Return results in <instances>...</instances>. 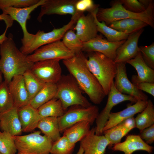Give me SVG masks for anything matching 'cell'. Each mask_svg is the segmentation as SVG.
Instances as JSON below:
<instances>
[{"instance_id":"cell-19","label":"cell","mask_w":154,"mask_h":154,"mask_svg":"<svg viewBox=\"0 0 154 154\" xmlns=\"http://www.w3.org/2000/svg\"><path fill=\"white\" fill-rule=\"evenodd\" d=\"M93 12L88 13L86 15H82L77 20L74 28L76 35L83 42L88 41L98 35Z\"/></svg>"},{"instance_id":"cell-2","label":"cell","mask_w":154,"mask_h":154,"mask_svg":"<svg viewBox=\"0 0 154 154\" xmlns=\"http://www.w3.org/2000/svg\"><path fill=\"white\" fill-rule=\"evenodd\" d=\"M0 71L8 84L14 76L30 70L34 63L17 48L11 33L0 44Z\"/></svg>"},{"instance_id":"cell-6","label":"cell","mask_w":154,"mask_h":154,"mask_svg":"<svg viewBox=\"0 0 154 154\" xmlns=\"http://www.w3.org/2000/svg\"><path fill=\"white\" fill-rule=\"evenodd\" d=\"M39 131L28 135L14 136L17 154H50L54 142Z\"/></svg>"},{"instance_id":"cell-37","label":"cell","mask_w":154,"mask_h":154,"mask_svg":"<svg viewBox=\"0 0 154 154\" xmlns=\"http://www.w3.org/2000/svg\"><path fill=\"white\" fill-rule=\"evenodd\" d=\"M75 144L70 143L63 135L54 142L51 149L50 154H72Z\"/></svg>"},{"instance_id":"cell-11","label":"cell","mask_w":154,"mask_h":154,"mask_svg":"<svg viewBox=\"0 0 154 154\" xmlns=\"http://www.w3.org/2000/svg\"><path fill=\"white\" fill-rule=\"evenodd\" d=\"M60 60L54 59L37 61L34 62L30 70L44 83L56 84L62 76Z\"/></svg>"},{"instance_id":"cell-20","label":"cell","mask_w":154,"mask_h":154,"mask_svg":"<svg viewBox=\"0 0 154 154\" xmlns=\"http://www.w3.org/2000/svg\"><path fill=\"white\" fill-rule=\"evenodd\" d=\"M14 107L18 109L29 104V94L25 86L23 75L14 76L8 84Z\"/></svg>"},{"instance_id":"cell-22","label":"cell","mask_w":154,"mask_h":154,"mask_svg":"<svg viewBox=\"0 0 154 154\" xmlns=\"http://www.w3.org/2000/svg\"><path fill=\"white\" fill-rule=\"evenodd\" d=\"M112 149L114 151L123 152L124 154H132L138 150L145 151L151 153L153 150V147L146 143L140 135H129L126 137L125 141L114 145Z\"/></svg>"},{"instance_id":"cell-36","label":"cell","mask_w":154,"mask_h":154,"mask_svg":"<svg viewBox=\"0 0 154 154\" xmlns=\"http://www.w3.org/2000/svg\"><path fill=\"white\" fill-rule=\"evenodd\" d=\"M17 152L13 136L8 133L0 131V153L15 154Z\"/></svg>"},{"instance_id":"cell-14","label":"cell","mask_w":154,"mask_h":154,"mask_svg":"<svg viewBox=\"0 0 154 154\" xmlns=\"http://www.w3.org/2000/svg\"><path fill=\"white\" fill-rule=\"evenodd\" d=\"M46 0H40L36 4L23 8H16L13 7L5 8L2 10L3 13L9 15L14 20L17 21L20 25L23 31V37L21 39L22 44L30 40L33 34L29 33L27 29V21L30 18L31 13L36 8L43 5Z\"/></svg>"},{"instance_id":"cell-33","label":"cell","mask_w":154,"mask_h":154,"mask_svg":"<svg viewBox=\"0 0 154 154\" xmlns=\"http://www.w3.org/2000/svg\"><path fill=\"white\" fill-rule=\"evenodd\" d=\"M23 75L30 101L40 90L45 83L36 77L30 70L25 72Z\"/></svg>"},{"instance_id":"cell-41","label":"cell","mask_w":154,"mask_h":154,"mask_svg":"<svg viewBox=\"0 0 154 154\" xmlns=\"http://www.w3.org/2000/svg\"><path fill=\"white\" fill-rule=\"evenodd\" d=\"M119 1L126 9L133 13H141L145 11L146 9L139 1L120 0Z\"/></svg>"},{"instance_id":"cell-15","label":"cell","mask_w":154,"mask_h":154,"mask_svg":"<svg viewBox=\"0 0 154 154\" xmlns=\"http://www.w3.org/2000/svg\"><path fill=\"white\" fill-rule=\"evenodd\" d=\"M123 40L117 42H110L104 39L102 36L98 35L91 40L83 42L82 52L87 53L98 52L114 60L116 57L117 49L125 41Z\"/></svg>"},{"instance_id":"cell-43","label":"cell","mask_w":154,"mask_h":154,"mask_svg":"<svg viewBox=\"0 0 154 154\" xmlns=\"http://www.w3.org/2000/svg\"><path fill=\"white\" fill-rule=\"evenodd\" d=\"M135 85L138 89L145 91L154 97V83L141 82Z\"/></svg>"},{"instance_id":"cell-13","label":"cell","mask_w":154,"mask_h":154,"mask_svg":"<svg viewBox=\"0 0 154 154\" xmlns=\"http://www.w3.org/2000/svg\"><path fill=\"white\" fill-rule=\"evenodd\" d=\"M126 63L116 64L117 72L115 77L114 85L120 93L131 96L137 100L147 101L148 96L129 80L127 75Z\"/></svg>"},{"instance_id":"cell-24","label":"cell","mask_w":154,"mask_h":154,"mask_svg":"<svg viewBox=\"0 0 154 154\" xmlns=\"http://www.w3.org/2000/svg\"><path fill=\"white\" fill-rule=\"evenodd\" d=\"M17 112L23 132L33 131L42 118L37 109L29 104L17 109Z\"/></svg>"},{"instance_id":"cell-7","label":"cell","mask_w":154,"mask_h":154,"mask_svg":"<svg viewBox=\"0 0 154 154\" xmlns=\"http://www.w3.org/2000/svg\"><path fill=\"white\" fill-rule=\"evenodd\" d=\"M76 22V21L71 19L69 23L62 27L54 28L48 32L39 30L33 35L30 40L22 44L20 50L27 56L32 54L42 46L60 40L65 33L71 29Z\"/></svg>"},{"instance_id":"cell-3","label":"cell","mask_w":154,"mask_h":154,"mask_svg":"<svg viewBox=\"0 0 154 154\" xmlns=\"http://www.w3.org/2000/svg\"><path fill=\"white\" fill-rule=\"evenodd\" d=\"M109 8H99L96 13L98 21H103L107 25L113 22L125 19H135L142 21L153 28L154 27V4L152 1L145 11L140 13L126 9L119 0L112 1Z\"/></svg>"},{"instance_id":"cell-47","label":"cell","mask_w":154,"mask_h":154,"mask_svg":"<svg viewBox=\"0 0 154 154\" xmlns=\"http://www.w3.org/2000/svg\"><path fill=\"white\" fill-rule=\"evenodd\" d=\"M84 150L82 147L80 145L79 149L77 154H83Z\"/></svg>"},{"instance_id":"cell-1","label":"cell","mask_w":154,"mask_h":154,"mask_svg":"<svg viewBox=\"0 0 154 154\" xmlns=\"http://www.w3.org/2000/svg\"><path fill=\"white\" fill-rule=\"evenodd\" d=\"M86 58L81 52L69 59L63 60L62 62L90 101L95 104H99L106 95L98 80L88 69Z\"/></svg>"},{"instance_id":"cell-31","label":"cell","mask_w":154,"mask_h":154,"mask_svg":"<svg viewBox=\"0 0 154 154\" xmlns=\"http://www.w3.org/2000/svg\"><path fill=\"white\" fill-rule=\"evenodd\" d=\"M37 110L42 118L48 117L58 118L65 112L60 101L55 98L43 104Z\"/></svg>"},{"instance_id":"cell-9","label":"cell","mask_w":154,"mask_h":154,"mask_svg":"<svg viewBox=\"0 0 154 154\" xmlns=\"http://www.w3.org/2000/svg\"><path fill=\"white\" fill-rule=\"evenodd\" d=\"M75 55L59 40L41 46L27 57L29 60L35 62L50 59L66 60Z\"/></svg>"},{"instance_id":"cell-10","label":"cell","mask_w":154,"mask_h":154,"mask_svg":"<svg viewBox=\"0 0 154 154\" xmlns=\"http://www.w3.org/2000/svg\"><path fill=\"white\" fill-rule=\"evenodd\" d=\"M78 0H46L41 6V9L37 19L42 21V18L45 15L57 14L60 15L70 14L71 19L77 22L79 18L84 14L78 12L76 4Z\"/></svg>"},{"instance_id":"cell-46","label":"cell","mask_w":154,"mask_h":154,"mask_svg":"<svg viewBox=\"0 0 154 154\" xmlns=\"http://www.w3.org/2000/svg\"><path fill=\"white\" fill-rule=\"evenodd\" d=\"M8 29L7 28H6L4 32L0 35V44L7 37L6 36V34Z\"/></svg>"},{"instance_id":"cell-49","label":"cell","mask_w":154,"mask_h":154,"mask_svg":"<svg viewBox=\"0 0 154 154\" xmlns=\"http://www.w3.org/2000/svg\"><path fill=\"white\" fill-rule=\"evenodd\" d=\"M0 154H2L0 153Z\"/></svg>"},{"instance_id":"cell-48","label":"cell","mask_w":154,"mask_h":154,"mask_svg":"<svg viewBox=\"0 0 154 154\" xmlns=\"http://www.w3.org/2000/svg\"><path fill=\"white\" fill-rule=\"evenodd\" d=\"M2 73L0 71V84L3 82L2 81Z\"/></svg>"},{"instance_id":"cell-29","label":"cell","mask_w":154,"mask_h":154,"mask_svg":"<svg viewBox=\"0 0 154 154\" xmlns=\"http://www.w3.org/2000/svg\"><path fill=\"white\" fill-rule=\"evenodd\" d=\"M147 25V23L140 20L128 19L113 22L108 26L117 31L130 35Z\"/></svg>"},{"instance_id":"cell-35","label":"cell","mask_w":154,"mask_h":154,"mask_svg":"<svg viewBox=\"0 0 154 154\" xmlns=\"http://www.w3.org/2000/svg\"><path fill=\"white\" fill-rule=\"evenodd\" d=\"M14 107L8 84L5 81H3L0 84V114L11 110Z\"/></svg>"},{"instance_id":"cell-28","label":"cell","mask_w":154,"mask_h":154,"mask_svg":"<svg viewBox=\"0 0 154 154\" xmlns=\"http://www.w3.org/2000/svg\"><path fill=\"white\" fill-rule=\"evenodd\" d=\"M37 128L53 142L61 137L57 117H48L42 118L38 123Z\"/></svg>"},{"instance_id":"cell-16","label":"cell","mask_w":154,"mask_h":154,"mask_svg":"<svg viewBox=\"0 0 154 154\" xmlns=\"http://www.w3.org/2000/svg\"><path fill=\"white\" fill-rule=\"evenodd\" d=\"M143 29L130 34L125 42L117 49L114 61L116 64L126 63L134 58L140 51L138 43Z\"/></svg>"},{"instance_id":"cell-4","label":"cell","mask_w":154,"mask_h":154,"mask_svg":"<svg viewBox=\"0 0 154 154\" xmlns=\"http://www.w3.org/2000/svg\"><path fill=\"white\" fill-rule=\"evenodd\" d=\"M88 53L87 66L99 82L106 96L108 95L116 73V64L102 53L92 52Z\"/></svg>"},{"instance_id":"cell-18","label":"cell","mask_w":154,"mask_h":154,"mask_svg":"<svg viewBox=\"0 0 154 154\" xmlns=\"http://www.w3.org/2000/svg\"><path fill=\"white\" fill-rule=\"evenodd\" d=\"M147 100H137L132 105H129L123 110L116 112H111L103 129L104 131L113 127L126 119L141 112L146 107Z\"/></svg>"},{"instance_id":"cell-8","label":"cell","mask_w":154,"mask_h":154,"mask_svg":"<svg viewBox=\"0 0 154 154\" xmlns=\"http://www.w3.org/2000/svg\"><path fill=\"white\" fill-rule=\"evenodd\" d=\"M99 114L98 108L96 105H92L87 108L80 106L72 108L58 117L60 132H63L67 128L80 121H87L92 124Z\"/></svg>"},{"instance_id":"cell-45","label":"cell","mask_w":154,"mask_h":154,"mask_svg":"<svg viewBox=\"0 0 154 154\" xmlns=\"http://www.w3.org/2000/svg\"><path fill=\"white\" fill-rule=\"evenodd\" d=\"M153 0H139V1L143 5L146 9L147 8L151 2Z\"/></svg>"},{"instance_id":"cell-38","label":"cell","mask_w":154,"mask_h":154,"mask_svg":"<svg viewBox=\"0 0 154 154\" xmlns=\"http://www.w3.org/2000/svg\"><path fill=\"white\" fill-rule=\"evenodd\" d=\"M40 0H0V9L9 7L23 8L38 3Z\"/></svg>"},{"instance_id":"cell-23","label":"cell","mask_w":154,"mask_h":154,"mask_svg":"<svg viewBox=\"0 0 154 154\" xmlns=\"http://www.w3.org/2000/svg\"><path fill=\"white\" fill-rule=\"evenodd\" d=\"M0 129L12 136L20 135L22 131L19 118L17 108L14 107L0 114Z\"/></svg>"},{"instance_id":"cell-25","label":"cell","mask_w":154,"mask_h":154,"mask_svg":"<svg viewBox=\"0 0 154 154\" xmlns=\"http://www.w3.org/2000/svg\"><path fill=\"white\" fill-rule=\"evenodd\" d=\"M136 127L134 118L131 117L104 131V136L110 142L109 147L121 142L122 138Z\"/></svg>"},{"instance_id":"cell-12","label":"cell","mask_w":154,"mask_h":154,"mask_svg":"<svg viewBox=\"0 0 154 154\" xmlns=\"http://www.w3.org/2000/svg\"><path fill=\"white\" fill-rule=\"evenodd\" d=\"M108 95V97L106 105L99 113L95 120L96 123L95 134L98 135H102L103 128L114 107L125 101H128L135 103L137 101L133 97L122 94L118 91L115 87L114 81L112 83Z\"/></svg>"},{"instance_id":"cell-32","label":"cell","mask_w":154,"mask_h":154,"mask_svg":"<svg viewBox=\"0 0 154 154\" xmlns=\"http://www.w3.org/2000/svg\"><path fill=\"white\" fill-rule=\"evenodd\" d=\"M136 127L141 132L144 129L154 124V107L151 100H147L146 108L134 118Z\"/></svg>"},{"instance_id":"cell-30","label":"cell","mask_w":154,"mask_h":154,"mask_svg":"<svg viewBox=\"0 0 154 154\" xmlns=\"http://www.w3.org/2000/svg\"><path fill=\"white\" fill-rule=\"evenodd\" d=\"M98 10L94 11L93 14L98 32L103 35L107 40L110 42H118L127 38L129 34L117 31L107 25L104 22L98 21L96 15Z\"/></svg>"},{"instance_id":"cell-27","label":"cell","mask_w":154,"mask_h":154,"mask_svg":"<svg viewBox=\"0 0 154 154\" xmlns=\"http://www.w3.org/2000/svg\"><path fill=\"white\" fill-rule=\"evenodd\" d=\"M90 123L87 121L78 122L65 129L63 135L73 144L80 141L90 130Z\"/></svg>"},{"instance_id":"cell-17","label":"cell","mask_w":154,"mask_h":154,"mask_svg":"<svg viewBox=\"0 0 154 154\" xmlns=\"http://www.w3.org/2000/svg\"><path fill=\"white\" fill-rule=\"evenodd\" d=\"M95 129L93 127L80 141L83 154H105L106 148L110 144L104 135L96 134Z\"/></svg>"},{"instance_id":"cell-44","label":"cell","mask_w":154,"mask_h":154,"mask_svg":"<svg viewBox=\"0 0 154 154\" xmlns=\"http://www.w3.org/2000/svg\"><path fill=\"white\" fill-rule=\"evenodd\" d=\"M0 20L4 21L8 29L12 26L14 21L9 15L3 13L0 14Z\"/></svg>"},{"instance_id":"cell-34","label":"cell","mask_w":154,"mask_h":154,"mask_svg":"<svg viewBox=\"0 0 154 154\" xmlns=\"http://www.w3.org/2000/svg\"><path fill=\"white\" fill-rule=\"evenodd\" d=\"M62 39L64 45L75 54L82 52L83 42L72 29L65 33Z\"/></svg>"},{"instance_id":"cell-39","label":"cell","mask_w":154,"mask_h":154,"mask_svg":"<svg viewBox=\"0 0 154 154\" xmlns=\"http://www.w3.org/2000/svg\"><path fill=\"white\" fill-rule=\"evenodd\" d=\"M142 57L147 65L154 70V43L148 46L139 47Z\"/></svg>"},{"instance_id":"cell-26","label":"cell","mask_w":154,"mask_h":154,"mask_svg":"<svg viewBox=\"0 0 154 154\" xmlns=\"http://www.w3.org/2000/svg\"><path fill=\"white\" fill-rule=\"evenodd\" d=\"M57 91L56 84L45 83L40 90L31 100L28 104L37 109L43 104L54 98Z\"/></svg>"},{"instance_id":"cell-5","label":"cell","mask_w":154,"mask_h":154,"mask_svg":"<svg viewBox=\"0 0 154 154\" xmlns=\"http://www.w3.org/2000/svg\"><path fill=\"white\" fill-rule=\"evenodd\" d=\"M56 84L57 91L55 98L60 101L65 110L72 106L87 108L92 105L83 96V91L70 74L62 75Z\"/></svg>"},{"instance_id":"cell-21","label":"cell","mask_w":154,"mask_h":154,"mask_svg":"<svg viewBox=\"0 0 154 154\" xmlns=\"http://www.w3.org/2000/svg\"><path fill=\"white\" fill-rule=\"evenodd\" d=\"M136 70L137 75H133L131 82L135 85L141 82L154 83V70L149 67L144 61L139 51L135 57L127 62Z\"/></svg>"},{"instance_id":"cell-40","label":"cell","mask_w":154,"mask_h":154,"mask_svg":"<svg viewBox=\"0 0 154 154\" xmlns=\"http://www.w3.org/2000/svg\"><path fill=\"white\" fill-rule=\"evenodd\" d=\"M99 6V5L94 4L92 0H78L76 4L77 11L83 14L85 11L93 12L98 10Z\"/></svg>"},{"instance_id":"cell-42","label":"cell","mask_w":154,"mask_h":154,"mask_svg":"<svg viewBox=\"0 0 154 154\" xmlns=\"http://www.w3.org/2000/svg\"><path fill=\"white\" fill-rule=\"evenodd\" d=\"M140 133V136L146 143L152 144L154 141V124L144 129Z\"/></svg>"}]
</instances>
